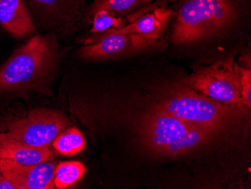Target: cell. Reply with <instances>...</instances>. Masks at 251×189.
<instances>
[{
  "mask_svg": "<svg viewBox=\"0 0 251 189\" xmlns=\"http://www.w3.org/2000/svg\"><path fill=\"white\" fill-rule=\"evenodd\" d=\"M92 17L93 33H101L108 29H119L124 27L122 18L111 15L105 10H99Z\"/></svg>",
  "mask_w": 251,
  "mask_h": 189,
  "instance_id": "obj_16",
  "label": "cell"
},
{
  "mask_svg": "<svg viewBox=\"0 0 251 189\" xmlns=\"http://www.w3.org/2000/svg\"><path fill=\"white\" fill-rule=\"evenodd\" d=\"M175 13L171 8L164 5L158 7L145 15H141L131 21L130 25L119 29H110L89 38L85 45L94 43L101 38L113 34H135L152 39L159 40L164 34L165 30Z\"/></svg>",
  "mask_w": 251,
  "mask_h": 189,
  "instance_id": "obj_10",
  "label": "cell"
},
{
  "mask_svg": "<svg viewBox=\"0 0 251 189\" xmlns=\"http://www.w3.org/2000/svg\"><path fill=\"white\" fill-rule=\"evenodd\" d=\"M85 171V166L81 162H62L55 167V187L63 189L72 186L81 180Z\"/></svg>",
  "mask_w": 251,
  "mask_h": 189,
  "instance_id": "obj_15",
  "label": "cell"
},
{
  "mask_svg": "<svg viewBox=\"0 0 251 189\" xmlns=\"http://www.w3.org/2000/svg\"><path fill=\"white\" fill-rule=\"evenodd\" d=\"M158 40L135 34H113L87 45L79 52L80 57L89 60L116 58L154 49Z\"/></svg>",
  "mask_w": 251,
  "mask_h": 189,
  "instance_id": "obj_8",
  "label": "cell"
},
{
  "mask_svg": "<svg viewBox=\"0 0 251 189\" xmlns=\"http://www.w3.org/2000/svg\"><path fill=\"white\" fill-rule=\"evenodd\" d=\"M220 130L184 121L154 108L141 125V136L151 152L165 156H178L209 142Z\"/></svg>",
  "mask_w": 251,
  "mask_h": 189,
  "instance_id": "obj_1",
  "label": "cell"
},
{
  "mask_svg": "<svg viewBox=\"0 0 251 189\" xmlns=\"http://www.w3.org/2000/svg\"><path fill=\"white\" fill-rule=\"evenodd\" d=\"M240 106L225 104L199 94L187 86H178L156 107L171 115L192 123L221 131L240 115Z\"/></svg>",
  "mask_w": 251,
  "mask_h": 189,
  "instance_id": "obj_4",
  "label": "cell"
},
{
  "mask_svg": "<svg viewBox=\"0 0 251 189\" xmlns=\"http://www.w3.org/2000/svg\"><path fill=\"white\" fill-rule=\"evenodd\" d=\"M55 165L45 162L24 165L8 159H0V173L16 189H53Z\"/></svg>",
  "mask_w": 251,
  "mask_h": 189,
  "instance_id": "obj_9",
  "label": "cell"
},
{
  "mask_svg": "<svg viewBox=\"0 0 251 189\" xmlns=\"http://www.w3.org/2000/svg\"><path fill=\"white\" fill-rule=\"evenodd\" d=\"M0 189H16L13 184L7 180L5 176H0Z\"/></svg>",
  "mask_w": 251,
  "mask_h": 189,
  "instance_id": "obj_18",
  "label": "cell"
},
{
  "mask_svg": "<svg viewBox=\"0 0 251 189\" xmlns=\"http://www.w3.org/2000/svg\"><path fill=\"white\" fill-rule=\"evenodd\" d=\"M236 0H179L172 40L192 43L217 34L238 16Z\"/></svg>",
  "mask_w": 251,
  "mask_h": 189,
  "instance_id": "obj_2",
  "label": "cell"
},
{
  "mask_svg": "<svg viewBox=\"0 0 251 189\" xmlns=\"http://www.w3.org/2000/svg\"><path fill=\"white\" fill-rule=\"evenodd\" d=\"M27 0H0V25L14 37L30 36L35 31Z\"/></svg>",
  "mask_w": 251,
  "mask_h": 189,
  "instance_id": "obj_11",
  "label": "cell"
},
{
  "mask_svg": "<svg viewBox=\"0 0 251 189\" xmlns=\"http://www.w3.org/2000/svg\"><path fill=\"white\" fill-rule=\"evenodd\" d=\"M159 0H93L87 7L89 16L92 17L99 10H105L115 16L131 15Z\"/></svg>",
  "mask_w": 251,
  "mask_h": 189,
  "instance_id": "obj_13",
  "label": "cell"
},
{
  "mask_svg": "<svg viewBox=\"0 0 251 189\" xmlns=\"http://www.w3.org/2000/svg\"><path fill=\"white\" fill-rule=\"evenodd\" d=\"M187 81L192 88L214 101L242 107L240 66L232 58L201 66Z\"/></svg>",
  "mask_w": 251,
  "mask_h": 189,
  "instance_id": "obj_5",
  "label": "cell"
},
{
  "mask_svg": "<svg viewBox=\"0 0 251 189\" xmlns=\"http://www.w3.org/2000/svg\"><path fill=\"white\" fill-rule=\"evenodd\" d=\"M68 121L53 110H33L25 118L7 124L8 136L35 147L48 146L65 131Z\"/></svg>",
  "mask_w": 251,
  "mask_h": 189,
  "instance_id": "obj_6",
  "label": "cell"
},
{
  "mask_svg": "<svg viewBox=\"0 0 251 189\" xmlns=\"http://www.w3.org/2000/svg\"><path fill=\"white\" fill-rule=\"evenodd\" d=\"M52 143L56 152L66 156L76 155L86 147V139L82 133L75 128L63 131Z\"/></svg>",
  "mask_w": 251,
  "mask_h": 189,
  "instance_id": "obj_14",
  "label": "cell"
},
{
  "mask_svg": "<svg viewBox=\"0 0 251 189\" xmlns=\"http://www.w3.org/2000/svg\"><path fill=\"white\" fill-rule=\"evenodd\" d=\"M53 157L49 146L35 147L0 134V159H8L20 164H36L49 162Z\"/></svg>",
  "mask_w": 251,
  "mask_h": 189,
  "instance_id": "obj_12",
  "label": "cell"
},
{
  "mask_svg": "<svg viewBox=\"0 0 251 189\" xmlns=\"http://www.w3.org/2000/svg\"><path fill=\"white\" fill-rule=\"evenodd\" d=\"M241 73V104L251 108V71L240 66Z\"/></svg>",
  "mask_w": 251,
  "mask_h": 189,
  "instance_id": "obj_17",
  "label": "cell"
},
{
  "mask_svg": "<svg viewBox=\"0 0 251 189\" xmlns=\"http://www.w3.org/2000/svg\"><path fill=\"white\" fill-rule=\"evenodd\" d=\"M32 16L54 29L73 27L87 12L86 0H27Z\"/></svg>",
  "mask_w": 251,
  "mask_h": 189,
  "instance_id": "obj_7",
  "label": "cell"
},
{
  "mask_svg": "<svg viewBox=\"0 0 251 189\" xmlns=\"http://www.w3.org/2000/svg\"><path fill=\"white\" fill-rule=\"evenodd\" d=\"M56 57V46L49 36H33L1 66L0 91L37 87L54 70Z\"/></svg>",
  "mask_w": 251,
  "mask_h": 189,
  "instance_id": "obj_3",
  "label": "cell"
}]
</instances>
